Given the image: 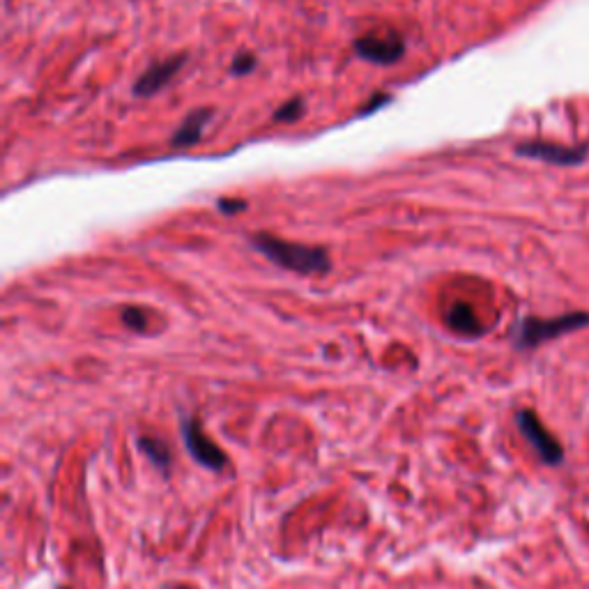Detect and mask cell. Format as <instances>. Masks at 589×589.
I'll return each mask as SVG.
<instances>
[{
  "mask_svg": "<svg viewBox=\"0 0 589 589\" xmlns=\"http://www.w3.org/2000/svg\"><path fill=\"white\" fill-rule=\"evenodd\" d=\"M355 53L369 63L392 65L405 53V44L394 30H387V33L359 37L355 42Z\"/></svg>",
  "mask_w": 589,
  "mask_h": 589,
  "instance_id": "4",
  "label": "cell"
},
{
  "mask_svg": "<svg viewBox=\"0 0 589 589\" xmlns=\"http://www.w3.org/2000/svg\"><path fill=\"white\" fill-rule=\"evenodd\" d=\"M589 325L587 313H566V316L557 318H525L520 320L516 332H514V343L520 350L537 348L541 343L553 341L557 336L571 334L576 330H583Z\"/></svg>",
  "mask_w": 589,
  "mask_h": 589,
  "instance_id": "2",
  "label": "cell"
},
{
  "mask_svg": "<svg viewBox=\"0 0 589 589\" xmlns=\"http://www.w3.org/2000/svg\"><path fill=\"white\" fill-rule=\"evenodd\" d=\"M516 152L523 157L541 159V162L557 164V166H573V164H580L585 159L583 148H564V145L541 143V141L518 145Z\"/></svg>",
  "mask_w": 589,
  "mask_h": 589,
  "instance_id": "7",
  "label": "cell"
},
{
  "mask_svg": "<svg viewBox=\"0 0 589 589\" xmlns=\"http://www.w3.org/2000/svg\"><path fill=\"white\" fill-rule=\"evenodd\" d=\"M251 244L274 265L297 274H325L332 267L327 251L318 247H304V244L286 242L272 235H256Z\"/></svg>",
  "mask_w": 589,
  "mask_h": 589,
  "instance_id": "1",
  "label": "cell"
},
{
  "mask_svg": "<svg viewBox=\"0 0 589 589\" xmlns=\"http://www.w3.org/2000/svg\"><path fill=\"white\" fill-rule=\"evenodd\" d=\"M256 67V58L251 56V53H242V56H237L235 60H233V74H247V72H251Z\"/></svg>",
  "mask_w": 589,
  "mask_h": 589,
  "instance_id": "13",
  "label": "cell"
},
{
  "mask_svg": "<svg viewBox=\"0 0 589 589\" xmlns=\"http://www.w3.org/2000/svg\"><path fill=\"white\" fill-rule=\"evenodd\" d=\"M219 210L226 212V214H235V212L244 210V203L242 201H221L219 203Z\"/></svg>",
  "mask_w": 589,
  "mask_h": 589,
  "instance_id": "14",
  "label": "cell"
},
{
  "mask_svg": "<svg viewBox=\"0 0 589 589\" xmlns=\"http://www.w3.org/2000/svg\"><path fill=\"white\" fill-rule=\"evenodd\" d=\"M516 422H518L520 433L525 435V440L534 447V451H537L543 463H548V465L562 463V458H564L562 445L553 438V435H550L548 428L541 424V419L534 415L532 410H520Z\"/></svg>",
  "mask_w": 589,
  "mask_h": 589,
  "instance_id": "3",
  "label": "cell"
},
{
  "mask_svg": "<svg viewBox=\"0 0 589 589\" xmlns=\"http://www.w3.org/2000/svg\"><path fill=\"white\" fill-rule=\"evenodd\" d=\"M182 438H185L189 454L194 456V461L201 463L203 468L208 470L226 468V454L201 431V426H198L196 419H187V422L182 424Z\"/></svg>",
  "mask_w": 589,
  "mask_h": 589,
  "instance_id": "5",
  "label": "cell"
},
{
  "mask_svg": "<svg viewBox=\"0 0 589 589\" xmlns=\"http://www.w3.org/2000/svg\"><path fill=\"white\" fill-rule=\"evenodd\" d=\"M139 445L159 470L166 472L168 468H171V449L166 447V442L157 440V438H141Z\"/></svg>",
  "mask_w": 589,
  "mask_h": 589,
  "instance_id": "10",
  "label": "cell"
},
{
  "mask_svg": "<svg viewBox=\"0 0 589 589\" xmlns=\"http://www.w3.org/2000/svg\"><path fill=\"white\" fill-rule=\"evenodd\" d=\"M122 320H125L127 327H132V330H136V332H143L145 323H148V320H145V313L141 309L122 311Z\"/></svg>",
  "mask_w": 589,
  "mask_h": 589,
  "instance_id": "12",
  "label": "cell"
},
{
  "mask_svg": "<svg viewBox=\"0 0 589 589\" xmlns=\"http://www.w3.org/2000/svg\"><path fill=\"white\" fill-rule=\"evenodd\" d=\"M304 113V102L300 97L297 99H290V102H286L281 106V109L274 113V120L277 122H295L297 118H300Z\"/></svg>",
  "mask_w": 589,
  "mask_h": 589,
  "instance_id": "11",
  "label": "cell"
},
{
  "mask_svg": "<svg viewBox=\"0 0 589 589\" xmlns=\"http://www.w3.org/2000/svg\"><path fill=\"white\" fill-rule=\"evenodd\" d=\"M182 65H185V56H173L148 67V70L139 76V81H136L134 93L139 97H150L159 93V90L166 88L168 83L175 79V74L182 70Z\"/></svg>",
  "mask_w": 589,
  "mask_h": 589,
  "instance_id": "6",
  "label": "cell"
},
{
  "mask_svg": "<svg viewBox=\"0 0 589 589\" xmlns=\"http://www.w3.org/2000/svg\"><path fill=\"white\" fill-rule=\"evenodd\" d=\"M212 118V111L208 109H198L194 113H189V116L182 120V125L175 129L171 145L173 148H191V145H196L201 141V136L205 132V127H208V122Z\"/></svg>",
  "mask_w": 589,
  "mask_h": 589,
  "instance_id": "8",
  "label": "cell"
},
{
  "mask_svg": "<svg viewBox=\"0 0 589 589\" xmlns=\"http://www.w3.org/2000/svg\"><path fill=\"white\" fill-rule=\"evenodd\" d=\"M447 323L451 330H456L458 334H465V336L484 334V327H481V323L468 304H454L447 313Z\"/></svg>",
  "mask_w": 589,
  "mask_h": 589,
  "instance_id": "9",
  "label": "cell"
}]
</instances>
